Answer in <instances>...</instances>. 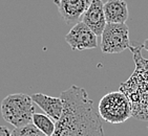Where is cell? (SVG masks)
I'll list each match as a JSON object with an SVG mask.
<instances>
[{
  "label": "cell",
  "instance_id": "obj_1",
  "mask_svg": "<svg viewBox=\"0 0 148 136\" xmlns=\"http://www.w3.org/2000/svg\"><path fill=\"white\" fill-rule=\"evenodd\" d=\"M60 97L63 112L51 136H104L101 117L84 88L71 85Z\"/></svg>",
  "mask_w": 148,
  "mask_h": 136
},
{
  "label": "cell",
  "instance_id": "obj_2",
  "mask_svg": "<svg viewBox=\"0 0 148 136\" xmlns=\"http://www.w3.org/2000/svg\"><path fill=\"white\" fill-rule=\"evenodd\" d=\"M140 45H130L136 64L134 73L124 83L120 84L121 92L125 94L131 106L134 118L148 122V60L142 56Z\"/></svg>",
  "mask_w": 148,
  "mask_h": 136
},
{
  "label": "cell",
  "instance_id": "obj_3",
  "mask_svg": "<svg viewBox=\"0 0 148 136\" xmlns=\"http://www.w3.org/2000/svg\"><path fill=\"white\" fill-rule=\"evenodd\" d=\"M34 114L35 103L27 94H10L1 102V115L3 119L15 128L32 124Z\"/></svg>",
  "mask_w": 148,
  "mask_h": 136
},
{
  "label": "cell",
  "instance_id": "obj_4",
  "mask_svg": "<svg viewBox=\"0 0 148 136\" xmlns=\"http://www.w3.org/2000/svg\"><path fill=\"white\" fill-rule=\"evenodd\" d=\"M98 113L103 120L112 125L123 124L132 116L130 103L120 90L109 92L100 99Z\"/></svg>",
  "mask_w": 148,
  "mask_h": 136
},
{
  "label": "cell",
  "instance_id": "obj_5",
  "mask_svg": "<svg viewBox=\"0 0 148 136\" xmlns=\"http://www.w3.org/2000/svg\"><path fill=\"white\" fill-rule=\"evenodd\" d=\"M129 29L126 23H107L101 35V50L104 54H120L130 47Z\"/></svg>",
  "mask_w": 148,
  "mask_h": 136
},
{
  "label": "cell",
  "instance_id": "obj_6",
  "mask_svg": "<svg viewBox=\"0 0 148 136\" xmlns=\"http://www.w3.org/2000/svg\"><path fill=\"white\" fill-rule=\"evenodd\" d=\"M65 41L73 50H85L98 47L97 36L82 21L71 27L65 36Z\"/></svg>",
  "mask_w": 148,
  "mask_h": 136
},
{
  "label": "cell",
  "instance_id": "obj_7",
  "mask_svg": "<svg viewBox=\"0 0 148 136\" xmlns=\"http://www.w3.org/2000/svg\"><path fill=\"white\" fill-rule=\"evenodd\" d=\"M91 0H54L62 19L67 24L80 22Z\"/></svg>",
  "mask_w": 148,
  "mask_h": 136
},
{
  "label": "cell",
  "instance_id": "obj_8",
  "mask_svg": "<svg viewBox=\"0 0 148 136\" xmlns=\"http://www.w3.org/2000/svg\"><path fill=\"white\" fill-rule=\"evenodd\" d=\"M104 3L102 0H91L90 4L82 16V22L85 23L96 36H101L105 29L106 19L104 14Z\"/></svg>",
  "mask_w": 148,
  "mask_h": 136
},
{
  "label": "cell",
  "instance_id": "obj_9",
  "mask_svg": "<svg viewBox=\"0 0 148 136\" xmlns=\"http://www.w3.org/2000/svg\"><path fill=\"white\" fill-rule=\"evenodd\" d=\"M33 102L39 108H41L44 113L54 119L57 122L63 112V102L61 97H49L43 93H34L31 95Z\"/></svg>",
  "mask_w": 148,
  "mask_h": 136
},
{
  "label": "cell",
  "instance_id": "obj_10",
  "mask_svg": "<svg viewBox=\"0 0 148 136\" xmlns=\"http://www.w3.org/2000/svg\"><path fill=\"white\" fill-rule=\"evenodd\" d=\"M103 7L107 23H125L128 19V7L125 0H107Z\"/></svg>",
  "mask_w": 148,
  "mask_h": 136
},
{
  "label": "cell",
  "instance_id": "obj_11",
  "mask_svg": "<svg viewBox=\"0 0 148 136\" xmlns=\"http://www.w3.org/2000/svg\"><path fill=\"white\" fill-rule=\"evenodd\" d=\"M32 124H34L46 136L53 135L56 129V122L49 116H47L46 114L35 112V114L33 115V119H32Z\"/></svg>",
  "mask_w": 148,
  "mask_h": 136
},
{
  "label": "cell",
  "instance_id": "obj_12",
  "mask_svg": "<svg viewBox=\"0 0 148 136\" xmlns=\"http://www.w3.org/2000/svg\"><path fill=\"white\" fill-rule=\"evenodd\" d=\"M13 136H46L45 134L41 132L34 124H29L21 128H15L12 131Z\"/></svg>",
  "mask_w": 148,
  "mask_h": 136
},
{
  "label": "cell",
  "instance_id": "obj_13",
  "mask_svg": "<svg viewBox=\"0 0 148 136\" xmlns=\"http://www.w3.org/2000/svg\"><path fill=\"white\" fill-rule=\"evenodd\" d=\"M0 136H13L9 128L5 126H0Z\"/></svg>",
  "mask_w": 148,
  "mask_h": 136
},
{
  "label": "cell",
  "instance_id": "obj_14",
  "mask_svg": "<svg viewBox=\"0 0 148 136\" xmlns=\"http://www.w3.org/2000/svg\"><path fill=\"white\" fill-rule=\"evenodd\" d=\"M142 47L145 49V50L148 51V39H146L145 41H144V43L142 44Z\"/></svg>",
  "mask_w": 148,
  "mask_h": 136
}]
</instances>
